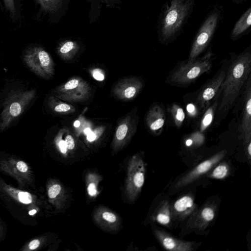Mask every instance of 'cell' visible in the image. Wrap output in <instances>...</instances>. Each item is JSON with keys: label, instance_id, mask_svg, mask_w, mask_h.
I'll return each instance as SVG.
<instances>
[{"label": "cell", "instance_id": "obj_6", "mask_svg": "<svg viewBox=\"0 0 251 251\" xmlns=\"http://www.w3.org/2000/svg\"><path fill=\"white\" fill-rule=\"evenodd\" d=\"M26 66L33 73L40 76H45L50 71L51 59L49 54L40 47L28 49L23 56Z\"/></svg>", "mask_w": 251, "mask_h": 251}, {"label": "cell", "instance_id": "obj_20", "mask_svg": "<svg viewBox=\"0 0 251 251\" xmlns=\"http://www.w3.org/2000/svg\"><path fill=\"white\" fill-rule=\"evenodd\" d=\"M144 180V168L143 164L141 163L133 178V182L137 190H140L142 188Z\"/></svg>", "mask_w": 251, "mask_h": 251}, {"label": "cell", "instance_id": "obj_34", "mask_svg": "<svg viewBox=\"0 0 251 251\" xmlns=\"http://www.w3.org/2000/svg\"><path fill=\"white\" fill-rule=\"evenodd\" d=\"M39 245V241L37 239H34L31 241L29 244V248L30 250H34L38 248Z\"/></svg>", "mask_w": 251, "mask_h": 251}, {"label": "cell", "instance_id": "obj_25", "mask_svg": "<svg viewBox=\"0 0 251 251\" xmlns=\"http://www.w3.org/2000/svg\"><path fill=\"white\" fill-rule=\"evenodd\" d=\"M6 8L13 15L15 12V4L14 0H3Z\"/></svg>", "mask_w": 251, "mask_h": 251}, {"label": "cell", "instance_id": "obj_5", "mask_svg": "<svg viewBox=\"0 0 251 251\" xmlns=\"http://www.w3.org/2000/svg\"><path fill=\"white\" fill-rule=\"evenodd\" d=\"M36 93L35 89H18L8 94L0 114V131L6 129L25 111Z\"/></svg>", "mask_w": 251, "mask_h": 251}, {"label": "cell", "instance_id": "obj_31", "mask_svg": "<svg viewBox=\"0 0 251 251\" xmlns=\"http://www.w3.org/2000/svg\"><path fill=\"white\" fill-rule=\"evenodd\" d=\"M17 167L18 169L22 172H25L28 169L27 166L23 161H19L17 163Z\"/></svg>", "mask_w": 251, "mask_h": 251}, {"label": "cell", "instance_id": "obj_29", "mask_svg": "<svg viewBox=\"0 0 251 251\" xmlns=\"http://www.w3.org/2000/svg\"><path fill=\"white\" fill-rule=\"evenodd\" d=\"M65 142L67 145V149L72 150L75 147V142L73 137L70 135H67L65 138Z\"/></svg>", "mask_w": 251, "mask_h": 251}, {"label": "cell", "instance_id": "obj_10", "mask_svg": "<svg viewBox=\"0 0 251 251\" xmlns=\"http://www.w3.org/2000/svg\"><path fill=\"white\" fill-rule=\"evenodd\" d=\"M155 235L159 243L165 250L171 251H192L194 243L175 238L165 231L157 229Z\"/></svg>", "mask_w": 251, "mask_h": 251}, {"label": "cell", "instance_id": "obj_22", "mask_svg": "<svg viewBox=\"0 0 251 251\" xmlns=\"http://www.w3.org/2000/svg\"><path fill=\"white\" fill-rule=\"evenodd\" d=\"M61 188L59 184L51 186L48 190L49 197L51 199L55 198L60 193Z\"/></svg>", "mask_w": 251, "mask_h": 251}, {"label": "cell", "instance_id": "obj_18", "mask_svg": "<svg viewBox=\"0 0 251 251\" xmlns=\"http://www.w3.org/2000/svg\"><path fill=\"white\" fill-rule=\"evenodd\" d=\"M215 168L210 173L208 176L217 179H222L228 175L229 167L226 163H221L215 166Z\"/></svg>", "mask_w": 251, "mask_h": 251}, {"label": "cell", "instance_id": "obj_17", "mask_svg": "<svg viewBox=\"0 0 251 251\" xmlns=\"http://www.w3.org/2000/svg\"><path fill=\"white\" fill-rule=\"evenodd\" d=\"M170 112L176 126L180 127L185 117L183 109L178 104H173L170 108Z\"/></svg>", "mask_w": 251, "mask_h": 251}, {"label": "cell", "instance_id": "obj_38", "mask_svg": "<svg viewBox=\"0 0 251 251\" xmlns=\"http://www.w3.org/2000/svg\"><path fill=\"white\" fill-rule=\"evenodd\" d=\"M80 125V123L78 120L75 121L74 123V126H75L76 127H78V126H79Z\"/></svg>", "mask_w": 251, "mask_h": 251}, {"label": "cell", "instance_id": "obj_19", "mask_svg": "<svg viewBox=\"0 0 251 251\" xmlns=\"http://www.w3.org/2000/svg\"><path fill=\"white\" fill-rule=\"evenodd\" d=\"M38 1L43 10L55 12L61 6L63 0H38Z\"/></svg>", "mask_w": 251, "mask_h": 251}, {"label": "cell", "instance_id": "obj_11", "mask_svg": "<svg viewBox=\"0 0 251 251\" xmlns=\"http://www.w3.org/2000/svg\"><path fill=\"white\" fill-rule=\"evenodd\" d=\"M170 207L172 216L177 220H182L194 212L196 205L193 198L189 195H185L175 201Z\"/></svg>", "mask_w": 251, "mask_h": 251}, {"label": "cell", "instance_id": "obj_33", "mask_svg": "<svg viewBox=\"0 0 251 251\" xmlns=\"http://www.w3.org/2000/svg\"><path fill=\"white\" fill-rule=\"evenodd\" d=\"M59 149L63 153H65L67 151V147L65 141L61 140L58 144Z\"/></svg>", "mask_w": 251, "mask_h": 251}, {"label": "cell", "instance_id": "obj_15", "mask_svg": "<svg viewBox=\"0 0 251 251\" xmlns=\"http://www.w3.org/2000/svg\"><path fill=\"white\" fill-rule=\"evenodd\" d=\"M221 92L222 87L221 89L217 93L216 97H215L214 102L211 104H210L204 111V115L201 121L199 127L200 131L201 132L204 131L209 126L213 121L216 109L218 105V98L221 94Z\"/></svg>", "mask_w": 251, "mask_h": 251}, {"label": "cell", "instance_id": "obj_4", "mask_svg": "<svg viewBox=\"0 0 251 251\" xmlns=\"http://www.w3.org/2000/svg\"><path fill=\"white\" fill-rule=\"evenodd\" d=\"M223 18V7L215 5L208 13L198 30L193 41L188 60L200 55L211 41Z\"/></svg>", "mask_w": 251, "mask_h": 251}, {"label": "cell", "instance_id": "obj_23", "mask_svg": "<svg viewBox=\"0 0 251 251\" xmlns=\"http://www.w3.org/2000/svg\"><path fill=\"white\" fill-rule=\"evenodd\" d=\"M75 47V43L73 41H69L65 42L60 48L59 51L62 54L69 52L73 50Z\"/></svg>", "mask_w": 251, "mask_h": 251}, {"label": "cell", "instance_id": "obj_2", "mask_svg": "<svg viewBox=\"0 0 251 251\" xmlns=\"http://www.w3.org/2000/svg\"><path fill=\"white\" fill-rule=\"evenodd\" d=\"M195 0H171L159 16L157 33L161 43L168 44L180 34L193 11Z\"/></svg>", "mask_w": 251, "mask_h": 251}, {"label": "cell", "instance_id": "obj_28", "mask_svg": "<svg viewBox=\"0 0 251 251\" xmlns=\"http://www.w3.org/2000/svg\"><path fill=\"white\" fill-rule=\"evenodd\" d=\"M78 84V81L77 79H72L67 82L64 86L67 90H71L75 88Z\"/></svg>", "mask_w": 251, "mask_h": 251}, {"label": "cell", "instance_id": "obj_14", "mask_svg": "<svg viewBox=\"0 0 251 251\" xmlns=\"http://www.w3.org/2000/svg\"><path fill=\"white\" fill-rule=\"evenodd\" d=\"M149 127L156 134H160L165 122L164 110L161 105H155L151 110L149 118Z\"/></svg>", "mask_w": 251, "mask_h": 251}, {"label": "cell", "instance_id": "obj_27", "mask_svg": "<svg viewBox=\"0 0 251 251\" xmlns=\"http://www.w3.org/2000/svg\"><path fill=\"white\" fill-rule=\"evenodd\" d=\"M136 92V89L135 87L130 86L127 87L125 91V96L127 98H131L133 97Z\"/></svg>", "mask_w": 251, "mask_h": 251}, {"label": "cell", "instance_id": "obj_37", "mask_svg": "<svg viewBox=\"0 0 251 251\" xmlns=\"http://www.w3.org/2000/svg\"><path fill=\"white\" fill-rule=\"evenodd\" d=\"M247 0H232V1L236 4H241L243 2H245Z\"/></svg>", "mask_w": 251, "mask_h": 251}, {"label": "cell", "instance_id": "obj_16", "mask_svg": "<svg viewBox=\"0 0 251 251\" xmlns=\"http://www.w3.org/2000/svg\"><path fill=\"white\" fill-rule=\"evenodd\" d=\"M171 219L170 205L167 201H164L159 205L154 214V220L160 225L168 226L170 224Z\"/></svg>", "mask_w": 251, "mask_h": 251}, {"label": "cell", "instance_id": "obj_3", "mask_svg": "<svg viewBox=\"0 0 251 251\" xmlns=\"http://www.w3.org/2000/svg\"><path fill=\"white\" fill-rule=\"evenodd\" d=\"M213 56L210 46L202 57L192 60H187L178 65L171 74L169 81L178 85L191 84L211 70Z\"/></svg>", "mask_w": 251, "mask_h": 251}, {"label": "cell", "instance_id": "obj_32", "mask_svg": "<svg viewBox=\"0 0 251 251\" xmlns=\"http://www.w3.org/2000/svg\"><path fill=\"white\" fill-rule=\"evenodd\" d=\"M88 194L91 196H94L97 193L96 186L94 183H92L88 187Z\"/></svg>", "mask_w": 251, "mask_h": 251}, {"label": "cell", "instance_id": "obj_30", "mask_svg": "<svg viewBox=\"0 0 251 251\" xmlns=\"http://www.w3.org/2000/svg\"><path fill=\"white\" fill-rule=\"evenodd\" d=\"M70 106L67 104H59L54 107V110L56 112H66L70 110Z\"/></svg>", "mask_w": 251, "mask_h": 251}, {"label": "cell", "instance_id": "obj_1", "mask_svg": "<svg viewBox=\"0 0 251 251\" xmlns=\"http://www.w3.org/2000/svg\"><path fill=\"white\" fill-rule=\"evenodd\" d=\"M251 45L235 55L226 70L222 85V97L218 110L227 112L236 101L243 86L251 75Z\"/></svg>", "mask_w": 251, "mask_h": 251}, {"label": "cell", "instance_id": "obj_39", "mask_svg": "<svg viewBox=\"0 0 251 251\" xmlns=\"http://www.w3.org/2000/svg\"><path fill=\"white\" fill-rule=\"evenodd\" d=\"M91 131V129L89 128H86L84 130V133L87 135Z\"/></svg>", "mask_w": 251, "mask_h": 251}, {"label": "cell", "instance_id": "obj_13", "mask_svg": "<svg viewBox=\"0 0 251 251\" xmlns=\"http://www.w3.org/2000/svg\"><path fill=\"white\" fill-rule=\"evenodd\" d=\"M251 6H250L235 23L231 30L230 38L235 41L247 34L251 29Z\"/></svg>", "mask_w": 251, "mask_h": 251}, {"label": "cell", "instance_id": "obj_12", "mask_svg": "<svg viewBox=\"0 0 251 251\" xmlns=\"http://www.w3.org/2000/svg\"><path fill=\"white\" fill-rule=\"evenodd\" d=\"M216 213L214 205L206 204L201 208L194 215L191 223L193 227L204 230L213 220Z\"/></svg>", "mask_w": 251, "mask_h": 251}, {"label": "cell", "instance_id": "obj_8", "mask_svg": "<svg viewBox=\"0 0 251 251\" xmlns=\"http://www.w3.org/2000/svg\"><path fill=\"white\" fill-rule=\"evenodd\" d=\"M227 151L223 150L202 161L183 176L176 183L175 188H181L190 184L208 173L225 156Z\"/></svg>", "mask_w": 251, "mask_h": 251}, {"label": "cell", "instance_id": "obj_36", "mask_svg": "<svg viewBox=\"0 0 251 251\" xmlns=\"http://www.w3.org/2000/svg\"><path fill=\"white\" fill-rule=\"evenodd\" d=\"M96 138V135L94 132L92 131H91L89 133L87 134V139L90 142L94 141Z\"/></svg>", "mask_w": 251, "mask_h": 251}, {"label": "cell", "instance_id": "obj_21", "mask_svg": "<svg viewBox=\"0 0 251 251\" xmlns=\"http://www.w3.org/2000/svg\"><path fill=\"white\" fill-rule=\"evenodd\" d=\"M128 130V127L126 124L120 125L116 131V137L119 140H123L126 136Z\"/></svg>", "mask_w": 251, "mask_h": 251}, {"label": "cell", "instance_id": "obj_26", "mask_svg": "<svg viewBox=\"0 0 251 251\" xmlns=\"http://www.w3.org/2000/svg\"><path fill=\"white\" fill-rule=\"evenodd\" d=\"M102 217L106 221L111 223L115 222L116 220V216L112 213L109 212H104L102 214Z\"/></svg>", "mask_w": 251, "mask_h": 251}, {"label": "cell", "instance_id": "obj_35", "mask_svg": "<svg viewBox=\"0 0 251 251\" xmlns=\"http://www.w3.org/2000/svg\"><path fill=\"white\" fill-rule=\"evenodd\" d=\"M93 75L94 78L99 81H102L104 78V75L100 72L96 70L93 72Z\"/></svg>", "mask_w": 251, "mask_h": 251}, {"label": "cell", "instance_id": "obj_7", "mask_svg": "<svg viewBox=\"0 0 251 251\" xmlns=\"http://www.w3.org/2000/svg\"><path fill=\"white\" fill-rule=\"evenodd\" d=\"M226 72L225 68L219 70L214 76L204 85L198 95L196 104L201 111L205 110L210 104L211 101L221 90Z\"/></svg>", "mask_w": 251, "mask_h": 251}, {"label": "cell", "instance_id": "obj_24", "mask_svg": "<svg viewBox=\"0 0 251 251\" xmlns=\"http://www.w3.org/2000/svg\"><path fill=\"white\" fill-rule=\"evenodd\" d=\"M18 196L20 201L23 203L27 204L32 201L31 196L28 192H20Z\"/></svg>", "mask_w": 251, "mask_h": 251}, {"label": "cell", "instance_id": "obj_40", "mask_svg": "<svg viewBox=\"0 0 251 251\" xmlns=\"http://www.w3.org/2000/svg\"><path fill=\"white\" fill-rule=\"evenodd\" d=\"M36 213V210L35 209H33L29 212V214L30 215H34Z\"/></svg>", "mask_w": 251, "mask_h": 251}, {"label": "cell", "instance_id": "obj_9", "mask_svg": "<svg viewBox=\"0 0 251 251\" xmlns=\"http://www.w3.org/2000/svg\"><path fill=\"white\" fill-rule=\"evenodd\" d=\"M245 85L239 130L244 143L247 146L251 143V75L249 77Z\"/></svg>", "mask_w": 251, "mask_h": 251}]
</instances>
